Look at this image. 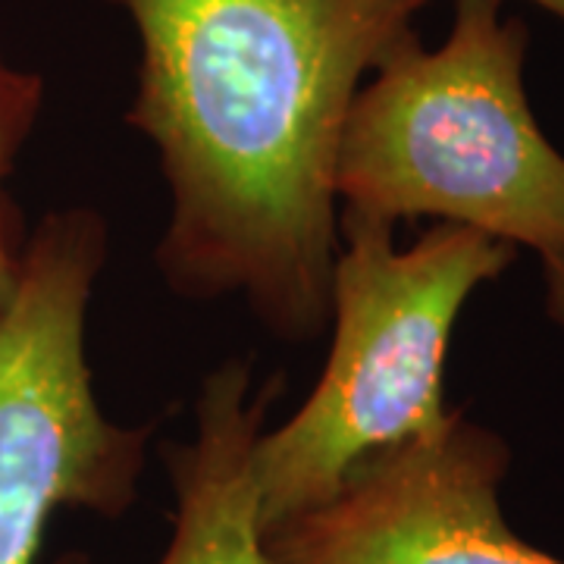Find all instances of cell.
<instances>
[{"instance_id": "cell-7", "label": "cell", "mask_w": 564, "mask_h": 564, "mask_svg": "<svg viewBox=\"0 0 564 564\" xmlns=\"http://www.w3.org/2000/svg\"><path fill=\"white\" fill-rule=\"evenodd\" d=\"M44 104V82L20 69L0 51V223H17L13 207L3 198V180L13 173L25 141L32 139Z\"/></svg>"}, {"instance_id": "cell-4", "label": "cell", "mask_w": 564, "mask_h": 564, "mask_svg": "<svg viewBox=\"0 0 564 564\" xmlns=\"http://www.w3.org/2000/svg\"><path fill=\"white\" fill-rule=\"evenodd\" d=\"M104 261L101 214H47L0 302V564L39 562L63 508L122 518L139 499L154 426L104 414L85 351Z\"/></svg>"}, {"instance_id": "cell-5", "label": "cell", "mask_w": 564, "mask_h": 564, "mask_svg": "<svg viewBox=\"0 0 564 564\" xmlns=\"http://www.w3.org/2000/svg\"><path fill=\"white\" fill-rule=\"evenodd\" d=\"M511 445L452 408L367 455L326 499L263 527L270 564H564L505 521Z\"/></svg>"}, {"instance_id": "cell-1", "label": "cell", "mask_w": 564, "mask_h": 564, "mask_svg": "<svg viewBox=\"0 0 564 564\" xmlns=\"http://www.w3.org/2000/svg\"><path fill=\"white\" fill-rule=\"evenodd\" d=\"M141 41L126 122L158 148L163 280L245 299L285 343L329 321L333 163L364 76L433 0H110Z\"/></svg>"}, {"instance_id": "cell-6", "label": "cell", "mask_w": 564, "mask_h": 564, "mask_svg": "<svg viewBox=\"0 0 564 564\" xmlns=\"http://www.w3.org/2000/svg\"><path fill=\"white\" fill-rule=\"evenodd\" d=\"M280 380L254 383L251 367L229 361L207 373L195 408V440L166 448L176 492L173 536L158 564H270L254 489V443ZM54 564H95L66 552Z\"/></svg>"}, {"instance_id": "cell-3", "label": "cell", "mask_w": 564, "mask_h": 564, "mask_svg": "<svg viewBox=\"0 0 564 564\" xmlns=\"http://www.w3.org/2000/svg\"><path fill=\"white\" fill-rule=\"evenodd\" d=\"M514 261L518 248L455 223H433L395 248V226L339 217L333 345L321 380L254 443L261 530L326 499L367 455L448 417L443 377L455 323L470 295Z\"/></svg>"}, {"instance_id": "cell-2", "label": "cell", "mask_w": 564, "mask_h": 564, "mask_svg": "<svg viewBox=\"0 0 564 564\" xmlns=\"http://www.w3.org/2000/svg\"><path fill=\"white\" fill-rule=\"evenodd\" d=\"M524 20L502 0H455L426 51L404 39L345 117L333 192L343 214L395 226L430 217L543 258L564 251V154L524 88Z\"/></svg>"}, {"instance_id": "cell-8", "label": "cell", "mask_w": 564, "mask_h": 564, "mask_svg": "<svg viewBox=\"0 0 564 564\" xmlns=\"http://www.w3.org/2000/svg\"><path fill=\"white\" fill-rule=\"evenodd\" d=\"M543 289H545V314L564 333V251L543 258Z\"/></svg>"}, {"instance_id": "cell-10", "label": "cell", "mask_w": 564, "mask_h": 564, "mask_svg": "<svg viewBox=\"0 0 564 564\" xmlns=\"http://www.w3.org/2000/svg\"><path fill=\"white\" fill-rule=\"evenodd\" d=\"M533 3L543 7L545 13H552L558 22H564V0H533Z\"/></svg>"}, {"instance_id": "cell-9", "label": "cell", "mask_w": 564, "mask_h": 564, "mask_svg": "<svg viewBox=\"0 0 564 564\" xmlns=\"http://www.w3.org/2000/svg\"><path fill=\"white\" fill-rule=\"evenodd\" d=\"M20 251V223H0V302L7 299V292L13 285Z\"/></svg>"}]
</instances>
